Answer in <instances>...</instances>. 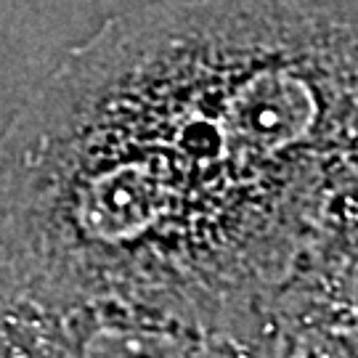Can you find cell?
<instances>
[{
    "instance_id": "cell-1",
    "label": "cell",
    "mask_w": 358,
    "mask_h": 358,
    "mask_svg": "<svg viewBox=\"0 0 358 358\" xmlns=\"http://www.w3.org/2000/svg\"><path fill=\"white\" fill-rule=\"evenodd\" d=\"M0 337L6 358H257L186 313L125 297L0 313Z\"/></svg>"
},
{
    "instance_id": "cell-2",
    "label": "cell",
    "mask_w": 358,
    "mask_h": 358,
    "mask_svg": "<svg viewBox=\"0 0 358 358\" xmlns=\"http://www.w3.org/2000/svg\"><path fill=\"white\" fill-rule=\"evenodd\" d=\"M310 3H343V0H310Z\"/></svg>"
},
{
    "instance_id": "cell-3",
    "label": "cell",
    "mask_w": 358,
    "mask_h": 358,
    "mask_svg": "<svg viewBox=\"0 0 358 358\" xmlns=\"http://www.w3.org/2000/svg\"><path fill=\"white\" fill-rule=\"evenodd\" d=\"M0 358H6V350H3V337H0Z\"/></svg>"
}]
</instances>
